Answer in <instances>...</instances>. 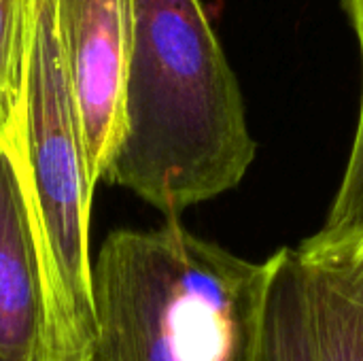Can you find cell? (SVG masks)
<instances>
[{
	"label": "cell",
	"mask_w": 363,
	"mask_h": 361,
	"mask_svg": "<svg viewBox=\"0 0 363 361\" xmlns=\"http://www.w3.org/2000/svg\"><path fill=\"white\" fill-rule=\"evenodd\" d=\"M268 260L270 279L255 361H317L298 253L283 247Z\"/></svg>",
	"instance_id": "cell-8"
},
{
	"label": "cell",
	"mask_w": 363,
	"mask_h": 361,
	"mask_svg": "<svg viewBox=\"0 0 363 361\" xmlns=\"http://www.w3.org/2000/svg\"><path fill=\"white\" fill-rule=\"evenodd\" d=\"M362 247H363V245H362ZM355 253H357V251H355Z\"/></svg>",
	"instance_id": "cell-12"
},
{
	"label": "cell",
	"mask_w": 363,
	"mask_h": 361,
	"mask_svg": "<svg viewBox=\"0 0 363 361\" xmlns=\"http://www.w3.org/2000/svg\"><path fill=\"white\" fill-rule=\"evenodd\" d=\"M270 260L166 219L115 230L91 262V361H255Z\"/></svg>",
	"instance_id": "cell-2"
},
{
	"label": "cell",
	"mask_w": 363,
	"mask_h": 361,
	"mask_svg": "<svg viewBox=\"0 0 363 361\" xmlns=\"http://www.w3.org/2000/svg\"><path fill=\"white\" fill-rule=\"evenodd\" d=\"M9 147L62 279L94 311L89 257L94 191L85 174L55 6H45L36 21L23 70L21 128Z\"/></svg>",
	"instance_id": "cell-3"
},
{
	"label": "cell",
	"mask_w": 363,
	"mask_h": 361,
	"mask_svg": "<svg viewBox=\"0 0 363 361\" xmlns=\"http://www.w3.org/2000/svg\"><path fill=\"white\" fill-rule=\"evenodd\" d=\"M342 9L357 36L362 57V100L353 147L338 185V194L319 232L306 238L296 253L302 260L347 257L363 245V0H342Z\"/></svg>",
	"instance_id": "cell-9"
},
{
	"label": "cell",
	"mask_w": 363,
	"mask_h": 361,
	"mask_svg": "<svg viewBox=\"0 0 363 361\" xmlns=\"http://www.w3.org/2000/svg\"><path fill=\"white\" fill-rule=\"evenodd\" d=\"M57 0H13V9H15V19H17V30H19V38L28 57L34 32H36V21L43 13L45 6H55Z\"/></svg>",
	"instance_id": "cell-11"
},
{
	"label": "cell",
	"mask_w": 363,
	"mask_h": 361,
	"mask_svg": "<svg viewBox=\"0 0 363 361\" xmlns=\"http://www.w3.org/2000/svg\"><path fill=\"white\" fill-rule=\"evenodd\" d=\"M298 260L317 361H363V247L347 257Z\"/></svg>",
	"instance_id": "cell-6"
},
{
	"label": "cell",
	"mask_w": 363,
	"mask_h": 361,
	"mask_svg": "<svg viewBox=\"0 0 363 361\" xmlns=\"http://www.w3.org/2000/svg\"><path fill=\"white\" fill-rule=\"evenodd\" d=\"M55 23L85 174L96 191L123 132L134 0H57Z\"/></svg>",
	"instance_id": "cell-4"
},
{
	"label": "cell",
	"mask_w": 363,
	"mask_h": 361,
	"mask_svg": "<svg viewBox=\"0 0 363 361\" xmlns=\"http://www.w3.org/2000/svg\"><path fill=\"white\" fill-rule=\"evenodd\" d=\"M26 51L19 38L13 0H0V147L19 136L23 106Z\"/></svg>",
	"instance_id": "cell-10"
},
{
	"label": "cell",
	"mask_w": 363,
	"mask_h": 361,
	"mask_svg": "<svg viewBox=\"0 0 363 361\" xmlns=\"http://www.w3.org/2000/svg\"><path fill=\"white\" fill-rule=\"evenodd\" d=\"M253 160L242 91L202 0H134L123 132L102 181L179 219L234 189Z\"/></svg>",
	"instance_id": "cell-1"
},
{
	"label": "cell",
	"mask_w": 363,
	"mask_h": 361,
	"mask_svg": "<svg viewBox=\"0 0 363 361\" xmlns=\"http://www.w3.org/2000/svg\"><path fill=\"white\" fill-rule=\"evenodd\" d=\"M40 283L17 160L0 147V361H36Z\"/></svg>",
	"instance_id": "cell-5"
},
{
	"label": "cell",
	"mask_w": 363,
	"mask_h": 361,
	"mask_svg": "<svg viewBox=\"0 0 363 361\" xmlns=\"http://www.w3.org/2000/svg\"><path fill=\"white\" fill-rule=\"evenodd\" d=\"M30 226L40 283V332L36 361H91L94 311L85 306L62 279L32 204Z\"/></svg>",
	"instance_id": "cell-7"
}]
</instances>
